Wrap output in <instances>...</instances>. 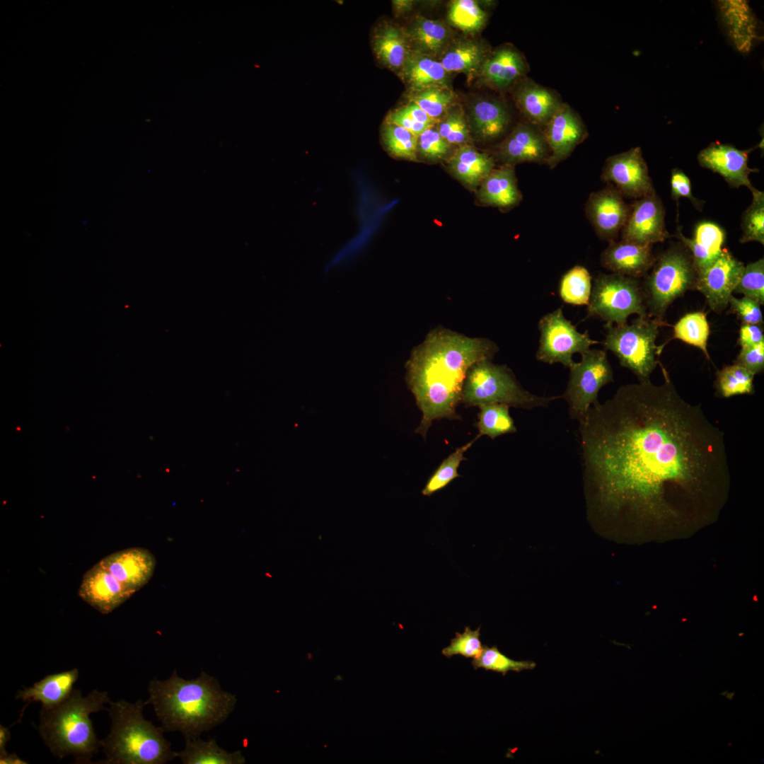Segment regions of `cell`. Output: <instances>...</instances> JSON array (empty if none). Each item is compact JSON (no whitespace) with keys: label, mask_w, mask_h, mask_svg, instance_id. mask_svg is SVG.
Instances as JSON below:
<instances>
[{"label":"cell","mask_w":764,"mask_h":764,"mask_svg":"<svg viewBox=\"0 0 764 764\" xmlns=\"http://www.w3.org/2000/svg\"><path fill=\"white\" fill-rule=\"evenodd\" d=\"M675 236L689 251L698 274L709 267L720 255L726 238L724 231L711 221H702L695 228L693 237H685L680 228Z\"/></svg>","instance_id":"obj_29"},{"label":"cell","mask_w":764,"mask_h":764,"mask_svg":"<svg viewBox=\"0 0 764 764\" xmlns=\"http://www.w3.org/2000/svg\"><path fill=\"white\" fill-rule=\"evenodd\" d=\"M748 153L749 150L716 141L701 150L698 160L702 167L720 175L731 187L745 186L752 192L756 188L752 185L749 175L758 169L748 166Z\"/></svg>","instance_id":"obj_19"},{"label":"cell","mask_w":764,"mask_h":764,"mask_svg":"<svg viewBox=\"0 0 764 764\" xmlns=\"http://www.w3.org/2000/svg\"><path fill=\"white\" fill-rule=\"evenodd\" d=\"M312 659V655H311V653H308V659Z\"/></svg>","instance_id":"obj_59"},{"label":"cell","mask_w":764,"mask_h":764,"mask_svg":"<svg viewBox=\"0 0 764 764\" xmlns=\"http://www.w3.org/2000/svg\"><path fill=\"white\" fill-rule=\"evenodd\" d=\"M710 325L703 312L689 313L683 316L673 327V336L701 349L710 359L707 349Z\"/></svg>","instance_id":"obj_39"},{"label":"cell","mask_w":764,"mask_h":764,"mask_svg":"<svg viewBox=\"0 0 764 764\" xmlns=\"http://www.w3.org/2000/svg\"><path fill=\"white\" fill-rule=\"evenodd\" d=\"M371 43L378 62L397 75L412 52L404 27L390 21H383L375 26Z\"/></svg>","instance_id":"obj_24"},{"label":"cell","mask_w":764,"mask_h":764,"mask_svg":"<svg viewBox=\"0 0 764 764\" xmlns=\"http://www.w3.org/2000/svg\"><path fill=\"white\" fill-rule=\"evenodd\" d=\"M513 100L526 122L541 129L563 103L556 91L526 76L511 89Z\"/></svg>","instance_id":"obj_22"},{"label":"cell","mask_w":764,"mask_h":764,"mask_svg":"<svg viewBox=\"0 0 764 764\" xmlns=\"http://www.w3.org/2000/svg\"><path fill=\"white\" fill-rule=\"evenodd\" d=\"M538 330L539 346L536 357L538 361L549 364L560 363L569 368L575 362L572 359L574 354H582L591 346L599 343L591 339L587 330L579 332L565 318L562 308L543 316L538 322Z\"/></svg>","instance_id":"obj_11"},{"label":"cell","mask_w":764,"mask_h":764,"mask_svg":"<svg viewBox=\"0 0 764 764\" xmlns=\"http://www.w3.org/2000/svg\"><path fill=\"white\" fill-rule=\"evenodd\" d=\"M479 437L480 436L478 435L466 444L458 448L443 461L426 483L422 491L423 495H432L433 493L444 488L450 482L460 476L457 470L460 463L465 460L464 453Z\"/></svg>","instance_id":"obj_44"},{"label":"cell","mask_w":764,"mask_h":764,"mask_svg":"<svg viewBox=\"0 0 764 764\" xmlns=\"http://www.w3.org/2000/svg\"><path fill=\"white\" fill-rule=\"evenodd\" d=\"M393 11L396 17L408 13L412 8L415 1L412 0L392 1Z\"/></svg>","instance_id":"obj_55"},{"label":"cell","mask_w":764,"mask_h":764,"mask_svg":"<svg viewBox=\"0 0 764 764\" xmlns=\"http://www.w3.org/2000/svg\"><path fill=\"white\" fill-rule=\"evenodd\" d=\"M133 594L98 563L84 574L79 589V596L103 614L111 613Z\"/></svg>","instance_id":"obj_21"},{"label":"cell","mask_w":764,"mask_h":764,"mask_svg":"<svg viewBox=\"0 0 764 764\" xmlns=\"http://www.w3.org/2000/svg\"><path fill=\"white\" fill-rule=\"evenodd\" d=\"M98 563L134 594L152 577L156 560L147 549L134 547L113 552Z\"/></svg>","instance_id":"obj_20"},{"label":"cell","mask_w":764,"mask_h":764,"mask_svg":"<svg viewBox=\"0 0 764 764\" xmlns=\"http://www.w3.org/2000/svg\"><path fill=\"white\" fill-rule=\"evenodd\" d=\"M452 173L471 189L478 187L494 168V161L488 154L468 145L458 146L448 159Z\"/></svg>","instance_id":"obj_33"},{"label":"cell","mask_w":764,"mask_h":764,"mask_svg":"<svg viewBox=\"0 0 764 764\" xmlns=\"http://www.w3.org/2000/svg\"><path fill=\"white\" fill-rule=\"evenodd\" d=\"M447 17L451 25L468 34L475 35L485 26L487 13L474 0H454L448 6Z\"/></svg>","instance_id":"obj_36"},{"label":"cell","mask_w":764,"mask_h":764,"mask_svg":"<svg viewBox=\"0 0 764 764\" xmlns=\"http://www.w3.org/2000/svg\"><path fill=\"white\" fill-rule=\"evenodd\" d=\"M753 374H757L764 369V342L755 346L741 347L735 362Z\"/></svg>","instance_id":"obj_51"},{"label":"cell","mask_w":764,"mask_h":764,"mask_svg":"<svg viewBox=\"0 0 764 764\" xmlns=\"http://www.w3.org/2000/svg\"><path fill=\"white\" fill-rule=\"evenodd\" d=\"M479 186L478 197L486 205L507 209L517 205L522 199L512 166L494 168Z\"/></svg>","instance_id":"obj_31"},{"label":"cell","mask_w":764,"mask_h":764,"mask_svg":"<svg viewBox=\"0 0 764 764\" xmlns=\"http://www.w3.org/2000/svg\"><path fill=\"white\" fill-rule=\"evenodd\" d=\"M385 122L400 126L417 137L426 129L434 127L415 121L400 108L390 111L386 116Z\"/></svg>","instance_id":"obj_52"},{"label":"cell","mask_w":764,"mask_h":764,"mask_svg":"<svg viewBox=\"0 0 764 764\" xmlns=\"http://www.w3.org/2000/svg\"><path fill=\"white\" fill-rule=\"evenodd\" d=\"M671 195L676 203L681 197L690 199L694 207L702 210L704 201L695 197L692 193L691 183L689 178L683 170L673 168L671 175Z\"/></svg>","instance_id":"obj_50"},{"label":"cell","mask_w":764,"mask_h":764,"mask_svg":"<svg viewBox=\"0 0 764 764\" xmlns=\"http://www.w3.org/2000/svg\"><path fill=\"white\" fill-rule=\"evenodd\" d=\"M147 704L154 707L165 731H180L185 740L224 722L237 702L234 694L224 691L219 681L202 671L185 680L173 671L167 680L153 678L149 683Z\"/></svg>","instance_id":"obj_3"},{"label":"cell","mask_w":764,"mask_h":764,"mask_svg":"<svg viewBox=\"0 0 764 764\" xmlns=\"http://www.w3.org/2000/svg\"><path fill=\"white\" fill-rule=\"evenodd\" d=\"M0 763L1 764H25L28 763L25 760L21 759L16 753H5L0 755Z\"/></svg>","instance_id":"obj_56"},{"label":"cell","mask_w":764,"mask_h":764,"mask_svg":"<svg viewBox=\"0 0 764 764\" xmlns=\"http://www.w3.org/2000/svg\"><path fill=\"white\" fill-rule=\"evenodd\" d=\"M451 145L439 134L436 125L426 129L417 137V156L437 161L448 155Z\"/></svg>","instance_id":"obj_48"},{"label":"cell","mask_w":764,"mask_h":764,"mask_svg":"<svg viewBox=\"0 0 764 764\" xmlns=\"http://www.w3.org/2000/svg\"><path fill=\"white\" fill-rule=\"evenodd\" d=\"M734 292L742 294L764 304V259L750 262L744 266Z\"/></svg>","instance_id":"obj_46"},{"label":"cell","mask_w":764,"mask_h":764,"mask_svg":"<svg viewBox=\"0 0 764 764\" xmlns=\"http://www.w3.org/2000/svg\"><path fill=\"white\" fill-rule=\"evenodd\" d=\"M528 64L523 54L511 44L491 50L484 62L478 79L480 84L497 91H509L527 76Z\"/></svg>","instance_id":"obj_18"},{"label":"cell","mask_w":764,"mask_h":764,"mask_svg":"<svg viewBox=\"0 0 764 764\" xmlns=\"http://www.w3.org/2000/svg\"><path fill=\"white\" fill-rule=\"evenodd\" d=\"M632 314L648 316L639 279L616 273L598 274L592 284L586 319L597 318L606 324L620 325L627 323Z\"/></svg>","instance_id":"obj_9"},{"label":"cell","mask_w":764,"mask_h":764,"mask_svg":"<svg viewBox=\"0 0 764 764\" xmlns=\"http://www.w3.org/2000/svg\"><path fill=\"white\" fill-rule=\"evenodd\" d=\"M398 76L409 93L431 88H451L450 74L436 57L412 51Z\"/></svg>","instance_id":"obj_27"},{"label":"cell","mask_w":764,"mask_h":764,"mask_svg":"<svg viewBox=\"0 0 764 764\" xmlns=\"http://www.w3.org/2000/svg\"><path fill=\"white\" fill-rule=\"evenodd\" d=\"M409 93L410 102L418 105L438 122L448 109L456 103V96L452 88H431Z\"/></svg>","instance_id":"obj_42"},{"label":"cell","mask_w":764,"mask_h":764,"mask_svg":"<svg viewBox=\"0 0 764 764\" xmlns=\"http://www.w3.org/2000/svg\"><path fill=\"white\" fill-rule=\"evenodd\" d=\"M664 381L620 386L579 421L591 516L642 543L686 538L717 521L731 475L722 431Z\"/></svg>","instance_id":"obj_1"},{"label":"cell","mask_w":764,"mask_h":764,"mask_svg":"<svg viewBox=\"0 0 764 764\" xmlns=\"http://www.w3.org/2000/svg\"><path fill=\"white\" fill-rule=\"evenodd\" d=\"M720 16L727 35L738 50L747 52L757 37L756 21L746 1H720Z\"/></svg>","instance_id":"obj_32"},{"label":"cell","mask_w":764,"mask_h":764,"mask_svg":"<svg viewBox=\"0 0 764 764\" xmlns=\"http://www.w3.org/2000/svg\"><path fill=\"white\" fill-rule=\"evenodd\" d=\"M630 209L624 197L608 184L589 195L585 214L596 235L610 243L615 240L624 227Z\"/></svg>","instance_id":"obj_15"},{"label":"cell","mask_w":764,"mask_h":764,"mask_svg":"<svg viewBox=\"0 0 764 764\" xmlns=\"http://www.w3.org/2000/svg\"><path fill=\"white\" fill-rule=\"evenodd\" d=\"M728 305H729L728 313L735 314L743 324H763L760 304L758 301L745 296L742 298H736L732 294L729 299Z\"/></svg>","instance_id":"obj_49"},{"label":"cell","mask_w":764,"mask_h":764,"mask_svg":"<svg viewBox=\"0 0 764 764\" xmlns=\"http://www.w3.org/2000/svg\"><path fill=\"white\" fill-rule=\"evenodd\" d=\"M472 665L475 669L484 668L501 673L505 676L509 671L520 672L531 670L536 667V663L531 661H516L502 654L496 646L489 647L483 646L481 654L473 659Z\"/></svg>","instance_id":"obj_45"},{"label":"cell","mask_w":764,"mask_h":764,"mask_svg":"<svg viewBox=\"0 0 764 764\" xmlns=\"http://www.w3.org/2000/svg\"><path fill=\"white\" fill-rule=\"evenodd\" d=\"M592 289V278L589 270L576 265L566 272L560 281L559 295L566 303L587 306Z\"/></svg>","instance_id":"obj_35"},{"label":"cell","mask_w":764,"mask_h":764,"mask_svg":"<svg viewBox=\"0 0 764 764\" xmlns=\"http://www.w3.org/2000/svg\"><path fill=\"white\" fill-rule=\"evenodd\" d=\"M543 130L550 151L547 163L550 169L567 159L589 135L579 115L565 103Z\"/></svg>","instance_id":"obj_16"},{"label":"cell","mask_w":764,"mask_h":764,"mask_svg":"<svg viewBox=\"0 0 764 764\" xmlns=\"http://www.w3.org/2000/svg\"><path fill=\"white\" fill-rule=\"evenodd\" d=\"M665 214L663 203L655 191L636 199L630 206L621 239L651 245L663 242L671 236L666 229Z\"/></svg>","instance_id":"obj_13"},{"label":"cell","mask_w":764,"mask_h":764,"mask_svg":"<svg viewBox=\"0 0 764 764\" xmlns=\"http://www.w3.org/2000/svg\"><path fill=\"white\" fill-rule=\"evenodd\" d=\"M755 374L745 367L734 363L717 373L716 388L722 397L751 394L753 391Z\"/></svg>","instance_id":"obj_40"},{"label":"cell","mask_w":764,"mask_h":764,"mask_svg":"<svg viewBox=\"0 0 764 764\" xmlns=\"http://www.w3.org/2000/svg\"><path fill=\"white\" fill-rule=\"evenodd\" d=\"M337 679L339 680V681H341V680H342V678H340V676H337V677L335 678V680H337Z\"/></svg>","instance_id":"obj_58"},{"label":"cell","mask_w":764,"mask_h":764,"mask_svg":"<svg viewBox=\"0 0 764 764\" xmlns=\"http://www.w3.org/2000/svg\"><path fill=\"white\" fill-rule=\"evenodd\" d=\"M476 427L480 436L486 435L491 439L516 432L514 422L509 415V406L504 404H486L479 406Z\"/></svg>","instance_id":"obj_38"},{"label":"cell","mask_w":764,"mask_h":764,"mask_svg":"<svg viewBox=\"0 0 764 764\" xmlns=\"http://www.w3.org/2000/svg\"><path fill=\"white\" fill-rule=\"evenodd\" d=\"M412 51L438 58L455 38L444 21L415 16L403 26Z\"/></svg>","instance_id":"obj_28"},{"label":"cell","mask_w":764,"mask_h":764,"mask_svg":"<svg viewBox=\"0 0 764 764\" xmlns=\"http://www.w3.org/2000/svg\"><path fill=\"white\" fill-rule=\"evenodd\" d=\"M764 342L763 328L761 325H741L738 342L741 347L755 346Z\"/></svg>","instance_id":"obj_53"},{"label":"cell","mask_w":764,"mask_h":764,"mask_svg":"<svg viewBox=\"0 0 764 764\" xmlns=\"http://www.w3.org/2000/svg\"><path fill=\"white\" fill-rule=\"evenodd\" d=\"M10 737H11V733H10L9 729L7 727H6L3 726L2 724H1L0 725V755L4 754V753L7 752L6 750V745H7V743H8L9 739H10Z\"/></svg>","instance_id":"obj_57"},{"label":"cell","mask_w":764,"mask_h":764,"mask_svg":"<svg viewBox=\"0 0 764 764\" xmlns=\"http://www.w3.org/2000/svg\"><path fill=\"white\" fill-rule=\"evenodd\" d=\"M511 115L507 105L495 98H479L469 108L471 133L480 141H492L507 130Z\"/></svg>","instance_id":"obj_26"},{"label":"cell","mask_w":764,"mask_h":764,"mask_svg":"<svg viewBox=\"0 0 764 764\" xmlns=\"http://www.w3.org/2000/svg\"><path fill=\"white\" fill-rule=\"evenodd\" d=\"M561 395L540 396L524 389L511 371L505 365L484 359L468 370L462 391L461 401L465 406L504 404L522 409L548 407Z\"/></svg>","instance_id":"obj_6"},{"label":"cell","mask_w":764,"mask_h":764,"mask_svg":"<svg viewBox=\"0 0 764 764\" xmlns=\"http://www.w3.org/2000/svg\"><path fill=\"white\" fill-rule=\"evenodd\" d=\"M744 266L727 248H723L717 259L698 274L695 289L704 295L711 310L719 313L727 308Z\"/></svg>","instance_id":"obj_14"},{"label":"cell","mask_w":764,"mask_h":764,"mask_svg":"<svg viewBox=\"0 0 764 764\" xmlns=\"http://www.w3.org/2000/svg\"><path fill=\"white\" fill-rule=\"evenodd\" d=\"M497 157L503 165L548 163L550 151L543 129L528 122L519 123L502 141Z\"/></svg>","instance_id":"obj_17"},{"label":"cell","mask_w":764,"mask_h":764,"mask_svg":"<svg viewBox=\"0 0 764 764\" xmlns=\"http://www.w3.org/2000/svg\"><path fill=\"white\" fill-rule=\"evenodd\" d=\"M656 257L652 245L621 239L610 242L601 255V263L612 273L639 279L645 277Z\"/></svg>","instance_id":"obj_23"},{"label":"cell","mask_w":764,"mask_h":764,"mask_svg":"<svg viewBox=\"0 0 764 764\" xmlns=\"http://www.w3.org/2000/svg\"><path fill=\"white\" fill-rule=\"evenodd\" d=\"M183 764H243L245 759L240 750L228 752L216 743L215 739L207 741L199 738L185 740V748L175 752Z\"/></svg>","instance_id":"obj_34"},{"label":"cell","mask_w":764,"mask_h":764,"mask_svg":"<svg viewBox=\"0 0 764 764\" xmlns=\"http://www.w3.org/2000/svg\"><path fill=\"white\" fill-rule=\"evenodd\" d=\"M499 351L492 340L436 328L412 352L406 380L422 413L415 433L426 437L433 421L457 419L456 407L470 368Z\"/></svg>","instance_id":"obj_2"},{"label":"cell","mask_w":764,"mask_h":764,"mask_svg":"<svg viewBox=\"0 0 764 764\" xmlns=\"http://www.w3.org/2000/svg\"><path fill=\"white\" fill-rule=\"evenodd\" d=\"M440 136L450 145H468L470 129L464 109L456 103L436 125Z\"/></svg>","instance_id":"obj_41"},{"label":"cell","mask_w":764,"mask_h":764,"mask_svg":"<svg viewBox=\"0 0 764 764\" xmlns=\"http://www.w3.org/2000/svg\"><path fill=\"white\" fill-rule=\"evenodd\" d=\"M400 108L410 116L413 120L418 122L427 124L432 126H435L438 121L429 116L424 110H422L418 105L412 102L408 101L407 104L400 107Z\"/></svg>","instance_id":"obj_54"},{"label":"cell","mask_w":764,"mask_h":764,"mask_svg":"<svg viewBox=\"0 0 764 764\" xmlns=\"http://www.w3.org/2000/svg\"><path fill=\"white\" fill-rule=\"evenodd\" d=\"M751 204L743 212L741 217L742 231L740 243L756 241L764 244V193L756 190L752 192Z\"/></svg>","instance_id":"obj_43"},{"label":"cell","mask_w":764,"mask_h":764,"mask_svg":"<svg viewBox=\"0 0 764 764\" xmlns=\"http://www.w3.org/2000/svg\"><path fill=\"white\" fill-rule=\"evenodd\" d=\"M491 52L485 42L475 38H454L437 58L449 73L464 74L468 81L478 78Z\"/></svg>","instance_id":"obj_25"},{"label":"cell","mask_w":764,"mask_h":764,"mask_svg":"<svg viewBox=\"0 0 764 764\" xmlns=\"http://www.w3.org/2000/svg\"><path fill=\"white\" fill-rule=\"evenodd\" d=\"M581 356V361L569 367L567 388L561 395L568 403L571 418L579 422L598 402L601 388L613 381V371L604 350L590 349Z\"/></svg>","instance_id":"obj_10"},{"label":"cell","mask_w":764,"mask_h":764,"mask_svg":"<svg viewBox=\"0 0 764 764\" xmlns=\"http://www.w3.org/2000/svg\"><path fill=\"white\" fill-rule=\"evenodd\" d=\"M665 322L649 316H638L630 324H605L602 344L618 358L621 366L630 369L639 381L649 379L656 368L662 347L656 344L659 328Z\"/></svg>","instance_id":"obj_8"},{"label":"cell","mask_w":764,"mask_h":764,"mask_svg":"<svg viewBox=\"0 0 764 764\" xmlns=\"http://www.w3.org/2000/svg\"><path fill=\"white\" fill-rule=\"evenodd\" d=\"M78 678L76 668L49 674L32 686L18 690L15 698L27 702V705L33 702H40L42 708H53L69 697Z\"/></svg>","instance_id":"obj_30"},{"label":"cell","mask_w":764,"mask_h":764,"mask_svg":"<svg viewBox=\"0 0 764 764\" xmlns=\"http://www.w3.org/2000/svg\"><path fill=\"white\" fill-rule=\"evenodd\" d=\"M108 693L93 690L83 696L74 689L69 697L57 707L41 708L38 732L52 754L59 759L73 756L77 763H91L101 748L90 715L108 708Z\"/></svg>","instance_id":"obj_4"},{"label":"cell","mask_w":764,"mask_h":764,"mask_svg":"<svg viewBox=\"0 0 764 764\" xmlns=\"http://www.w3.org/2000/svg\"><path fill=\"white\" fill-rule=\"evenodd\" d=\"M381 139L390 156L417 161V137L410 132L384 121L381 128Z\"/></svg>","instance_id":"obj_37"},{"label":"cell","mask_w":764,"mask_h":764,"mask_svg":"<svg viewBox=\"0 0 764 764\" xmlns=\"http://www.w3.org/2000/svg\"><path fill=\"white\" fill-rule=\"evenodd\" d=\"M109 705L110 731L100 740L106 757L100 763L163 764L175 758L164 729L144 717L146 701L131 703L122 699Z\"/></svg>","instance_id":"obj_5"},{"label":"cell","mask_w":764,"mask_h":764,"mask_svg":"<svg viewBox=\"0 0 764 764\" xmlns=\"http://www.w3.org/2000/svg\"><path fill=\"white\" fill-rule=\"evenodd\" d=\"M642 284L647 315L664 322L670 305L688 290L695 289L698 277L693 258L684 246H673L656 257Z\"/></svg>","instance_id":"obj_7"},{"label":"cell","mask_w":764,"mask_h":764,"mask_svg":"<svg viewBox=\"0 0 764 764\" xmlns=\"http://www.w3.org/2000/svg\"><path fill=\"white\" fill-rule=\"evenodd\" d=\"M601 179L623 197L637 199L655 191L647 164L638 146L609 156L603 167Z\"/></svg>","instance_id":"obj_12"},{"label":"cell","mask_w":764,"mask_h":764,"mask_svg":"<svg viewBox=\"0 0 764 764\" xmlns=\"http://www.w3.org/2000/svg\"><path fill=\"white\" fill-rule=\"evenodd\" d=\"M480 627L472 630L469 627H465L463 632H456L450 644L442 649V654L447 658L454 655L472 659L478 657L483 649L480 639Z\"/></svg>","instance_id":"obj_47"}]
</instances>
